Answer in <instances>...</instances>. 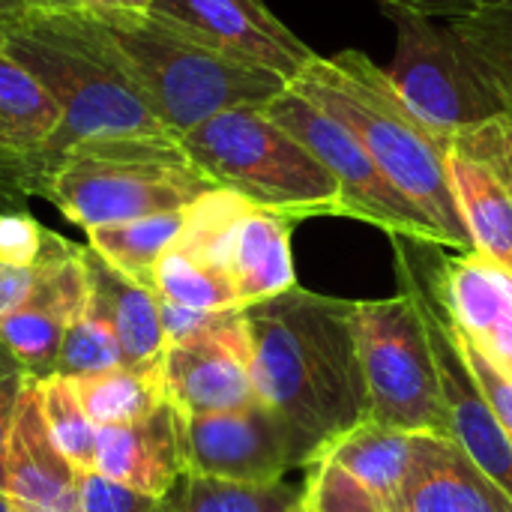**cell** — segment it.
Listing matches in <instances>:
<instances>
[{"instance_id":"obj_1","label":"cell","mask_w":512,"mask_h":512,"mask_svg":"<svg viewBox=\"0 0 512 512\" xmlns=\"http://www.w3.org/2000/svg\"><path fill=\"white\" fill-rule=\"evenodd\" d=\"M252 342V384L285 420L303 468L369 420V390L354 339V300L300 285L243 309Z\"/></svg>"},{"instance_id":"obj_2","label":"cell","mask_w":512,"mask_h":512,"mask_svg":"<svg viewBox=\"0 0 512 512\" xmlns=\"http://www.w3.org/2000/svg\"><path fill=\"white\" fill-rule=\"evenodd\" d=\"M0 39L60 105L57 132L27 159L30 195H42L51 171L81 141L171 135L99 15L81 6H27L0 24Z\"/></svg>"},{"instance_id":"obj_3","label":"cell","mask_w":512,"mask_h":512,"mask_svg":"<svg viewBox=\"0 0 512 512\" xmlns=\"http://www.w3.org/2000/svg\"><path fill=\"white\" fill-rule=\"evenodd\" d=\"M291 87L360 138L381 171L438 225L447 249H474L447 174L450 141L414 114L390 69L363 51L345 48L330 57L318 54Z\"/></svg>"},{"instance_id":"obj_4","label":"cell","mask_w":512,"mask_h":512,"mask_svg":"<svg viewBox=\"0 0 512 512\" xmlns=\"http://www.w3.org/2000/svg\"><path fill=\"white\" fill-rule=\"evenodd\" d=\"M396 57L390 78L441 138L504 117L512 102V0L435 21L390 12Z\"/></svg>"},{"instance_id":"obj_5","label":"cell","mask_w":512,"mask_h":512,"mask_svg":"<svg viewBox=\"0 0 512 512\" xmlns=\"http://www.w3.org/2000/svg\"><path fill=\"white\" fill-rule=\"evenodd\" d=\"M213 186L174 135H114L75 144L42 186L84 231L186 210Z\"/></svg>"},{"instance_id":"obj_6","label":"cell","mask_w":512,"mask_h":512,"mask_svg":"<svg viewBox=\"0 0 512 512\" xmlns=\"http://www.w3.org/2000/svg\"><path fill=\"white\" fill-rule=\"evenodd\" d=\"M99 18L144 99L174 138L192 132L222 111L261 108L288 87V81L276 72L234 60L168 27L150 12Z\"/></svg>"},{"instance_id":"obj_7","label":"cell","mask_w":512,"mask_h":512,"mask_svg":"<svg viewBox=\"0 0 512 512\" xmlns=\"http://www.w3.org/2000/svg\"><path fill=\"white\" fill-rule=\"evenodd\" d=\"M192 165L219 189L288 219L345 216L327 165L261 108H234L180 135Z\"/></svg>"},{"instance_id":"obj_8","label":"cell","mask_w":512,"mask_h":512,"mask_svg":"<svg viewBox=\"0 0 512 512\" xmlns=\"http://www.w3.org/2000/svg\"><path fill=\"white\" fill-rule=\"evenodd\" d=\"M354 339L369 390V420L450 438L438 366L414 291L399 282L396 297L354 300Z\"/></svg>"},{"instance_id":"obj_9","label":"cell","mask_w":512,"mask_h":512,"mask_svg":"<svg viewBox=\"0 0 512 512\" xmlns=\"http://www.w3.org/2000/svg\"><path fill=\"white\" fill-rule=\"evenodd\" d=\"M267 111L336 177L345 198V216L363 219L390 237H405L426 246H447L438 225L381 171L360 138L309 96L288 84L285 93L267 102Z\"/></svg>"},{"instance_id":"obj_10","label":"cell","mask_w":512,"mask_h":512,"mask_svg":"<svg viewBox=\"0 0 512 512\" xmlns=\"http://www.w3.org/2000/svg\"><path fill=\"white\" fill-rule=\"evenodd\" d=\"M390 240L396 246L399 282H405L414 291L426 330H429L450 441H456L468 453V459L512 498V441L507 438L504 426L498 423L492 405L486 402L483 390L477 387L459 351L453 321L429 282V270L420 261V249H417L420 243L405 240V237H390Z\"/></svg>"},{"instance_id":"obj_11","label":"cell","mask_w":512,"mask_h":512,"mask_svg":"<svg viewBox=\"0 0 512 512\" xmlns=\"http://www.w3.org/2000/svg\"><path fill=\"white\" fill-rule=\"evenodd\" d=\"M186 471L246 486H273L303 456L285 420L267 405L252 402L237 411L183 417Z\"/></svg>"},{"instance_id":"obj_12","label":"cell","mask_w":512,"mask_h":512,"mask_svg":"<svg viewBox=\"0 0 512 512\" xmlns=\"http://www.w3.org/2000/svg\"><path fill=\"white\" fill-rule=\"evenodd\" d=\"M150 15L288 84L318 57L264 0H156Z\"/></svg>"},{"instance_id":"obj_13","label":"cell","mask_w":512,"mask_h":512,"mask_svg":"<svg viewBox=\"0 0 512 512\" xmlns=\"http://www.w3.org/2000/svg\"><path fill=\"white\" fill-rule=\"evenodd\" d=\"M165 399L183 417L237 411L252 402V342L243 309L189 342L168 345L159 363Z\"/></svg>"},{"instance_id":"obj_14","label":"cell","mask_w":512,"mask_h":512,"mask_svg":"<svg viewBox=\"0 0 512 512\" xmlns=\"http://www.w3.org/2000/svg\"><path fill=\"white\" fill-rule=\"evenodd\" d=\"M36 279L27 303L0 318V339L18 357L33 381H45L57 369L60 345L69 324L90 300L81 246L54 234L45 255L33 264Z\"/></svg>"},{"instance_id":"obj_15","label":"cell","mask_w":512,"mask_h":512,"mask_svg":"<svg viewBox=\"0 0 512 512\" xmlns=\"http://www.w3.org/2000/svg\"><path fill=\"white\" fill-rule=\"evenodd\" d=\"M447 174L474 252L512 270V168L501 117L450 138Z\"/></svg>"},{"instance_id":"obj_16","label":"cell","mask_w":512,"mask_h":512,"mask_svg":"<svg viewBox=\"0 0 512 512\" xmlns=\"http://www.w3.org/2000/svg\"><path fill=\"white\" fill-rule=\"evenodd\" d=\"M429 282L453 327L512 381V270L480 255H438Z\"/></svg>"},{"instance_id":"obj_17","label":"cell","mask_w":512,"mask_h":512,"mask_svg":"<svg viewBox=\"0 0 512 512\" xmlns=\"http://www.w3.org/2000/svg\"><path fill=\"white\" fill-rule=\"evenodd\" d=\"M96 474L162 498L186 474L183 414L162 402L150 417L126 426L96 429Z\"/></svg>"},{"instance_id":"obj_18","label":"cell","mask_w":512,"mask_h":512,"mask_svg":"<svg viewBox=\"0 0 512 512\" xmlns=\"http://www.w3.org/2000/svg\"><path fill=\"white\" fill-rule=\"evenodd\" d=\"M81 474L51 441L33 381L6 447V495L18 512H84Z\"/></svg>"},{"instance_id":"obj_19","label":"cell","mask_w":512,"mask_h":512,"mask_svg":"<svg viewBox=\"0 0 512 512\" xmlns=\"http://www.w3.org/2000/svg\"><path fill=\"white\" fill-rule=\"evenodd\" d=\"M390 512H512V498L441 435H417L414 465Z\"/></svg>"},{"instance_id":"obj_20","label":"cell","mask_w":512,"mask_h":512,"mask_svg":"<svg viewBox=\"0 0 512 512\" xmlns=\"http://www.w3.org/2000/svg\"><path fill=\"white\" fill-rule=\"evenodd\" d=\"M81 261L87 270L90 306L99 309V315L114 330L123 351V366L156 369L168 348L156 291L123 276L90 246H81Z\"/></svg>"},{"instance_id":"obj_21","label":"cell","mask_w":512,"mask_h":512,"mask_svg":"<svg viewBox=\"0 0 512 512\" xmlns=\"http://www.w3.org/2000/svg\"><path fill=\"white\" fill-rule=\"evenodd\" d=\"M291 228L294 219L255 204L240 213L228 246V276L234 282L240 309L285 294L297 285Z\"/></svg>"},{"instance_id":"obj_22","label":"cell","mask_w":512,"mask_h":512,"mask_svg":"<svg viewBox=\"0 0 512 512\" xmlns=\"http://www.w3.org/2000/svg\"><path fill=\"white\" fill-rule=\"evenodd\" d=\"M414 453H417V435L366 420L357 429L336 438L333 444H327L318 456L345 468L390 512L408 480Z\"/></svg>"},{"instance_id":"obj_23","label":"cell","mask_w":512,"mask_h":512,"mask_svg":"<svg viewBox=\"0 0 512 512\" xmlns=\"http://www.w3.org/2000/svg\"><path fill=\"white\" fill-rule=\"evenodd\" d=\"M60 105L0 39V153L27 159L57 132Z\"/></svg>"},{"instance_id":"obj_24","label":"cell","mask_w":512,"mask_h":512,"mask_svg":"<svg viewBox=\"0 0 512 512\" xmlns=\"http://www.w3.org/2000/svg\"><path fill=\"white\" fill-rule=\"evenodd\" d=\"M183 219L186 210H171V213H156L120 225L93 228L87 231V246L132 282L153 288L156 264L177 243L183 231Z\"/></svg>"},{"instance_id":"obj_25","label":"cell","mask_w":512,"mask_h":512,"mask_svg":"<svg viewBox=\"0 0 512 512\" xmlns=\"http://www.w3.org/2000/svg\"><path fill=\"white\" fill-rule=\"evenodd\" d=\"M300 501L303 489L288 483L246 486L186 471L153 512H291Z\"/></svg>"},{"instance_id":"obj_26","label":"cell","mask_w":512,"mask_h":512,"mask_svg":"<svg viewBox=\"0 0 512 512\" xmlns=\"http://www.w3.org/2000/svg\"><path fill=\"white\" fill-rule=\"evenodd\" d=\"M75 393L84 405V414L90 423L99 426H126L150 417L165 399L162 390V372L156 369H129L117 366L111 372L72 381Z\"/></svg>"},{"instance_id":"obj_27","label":"cell","mask_w":512,"mask_h":512,"mask_svg":"<svg viewBox=\"0 0 512 512\" xmlns=\"http://www.w3.org/2000/svg\"><path fill=\"white\" fill-rule=\"evenodd\" d=\"M153 291L156 297L189 309H240L234 282L222 270L195 261L177 246H171L159 258L153 273Z\"/></svg>"},{"instance_id":"obj_28","label":"cell","mask_w":512,"mask_h":512,"mask_svg":"<svg viewBox=\"0 0 512 512\" xmlns=\"http://www.w3.org/2000/svg\"><path fill=\"white\" fill-rule=\"evenodd\" d=\"M36 396L57 450L78 471H96V426L84 414L75 384L60 375H51L45 381H36Z\"/></svg>"},{"instance_id":"obj_29","label":"cell","mask_w":512,"mask_h":512,"mask_svg":"<svg viewBox=\"0 0 512 512\" xmlns=\"http://www.w3.org/2000/svg\"><path fill=\"white\" fill-rule=\"evenodd\" d=\"M117 366H123L120 342H117L114 330L108 327V321L99 315V309H93L87 300L84 312L69 324V330L63 336L54 375H60L66 381H84V378L111 372Z\"/></svg>"},{"instance_id":"obj_30","label":"cell","mask_w":512,"mask_h":512,"mask_svg":"<svg viewBox=\"0 0 512 512\" xmlns=\"http://www.w3.org/2000/svg\"><path fill=\"white\" fill-rule=\"evenodd\" d=\"M51 237L54 231L42 228L30 213H3L0 216V261L15 264V267H33L45 255Z\"/></svg>"},{"instance_id":"obj_31","label":"cell","mask_w":512,"mask_h":512,"mask_svg":"<svg viewBox=\"0 0 512 512\" xmlns=\"http://www.w3.org/2000/svg\"><path fill=\"white\" fill-rule=\"evenodd\" d=\"M30 384H33V378L18 363V357L9 351V345L0 339V489H6V447H9V435H12V426H15L18 405H21V399H24Z\"/></svg>"},{"instance_id":"obj_32","label":"cell","mask_w":512,"mask_h":512,"mask_svg":"<svg viewBox=\"0 0 512 512\" xmlns=\"http://www.w3.org/2000/svg\"><path fill=\"white\" fill-rule=\"evenodd\" d=\"M456 330V327H453ZM456 342H459V351H462V357H465V363H468V369H471V375H474V381H477V387L483 390V396H486V402L492 405V411H495V417H498V423L504 426V432H507V438L512 441V381H507L459 330H456Z\"/></svg>"},{"instance_id":"obj_33","label":"cell","mask_w":512,"mask_h":512,"mask_svg":"<svg viewBox=\"0 0 512 512\" xmlns=\"http://www.w3.org/2000/svg\"><path fill=\"white\" fill-rule=\"evenodd\" d=\"M159 498L126 489L96 471L81 474V507L84 512H153Z\"/></svg>"},{"instance_id":"obj_34","label":"cell","mask_w":512,"mask_h":512,"mask_svg":"<svg viewBox=\"0 0 512 512\" xmlns=\"http://www.w3.org/2000/svg\"><path fill=\"white\" fill-rule=\"evenodd\" d=\"M231 312L234 309H189V306H177V303L159 297V315H162L165 345H180V342H189V339H195L201 333H210Z\"/></svg>"},{"instance_id":"obj_35","label":"cell","mask_w":512,"mask_h":512,"mask_svg":"<svg viewBox=\"0 0 512 512\" xmlns=\"http://www.w3.org/2000/svg\"><path fill=\"white\" fill-rule=\"evenodd\" d=\"M378 3L387 12H408V15H420V18L450 21V18H465V15L483 12L504 0H378Z\"/></svg>"},{"instance_id":"obj_36","label":"cell","mask_w":512,"mask_h":512,"mask_svg":"<svg viewBox=\"0 0 512 512\" xmlns=\"http://www.w3.org/2000/svg\"><path fill=\"white\" fill-rule=\"evenodd\" d=\"M30 180L27 168L18 156L0 153V216L3 213H27L30 201Z\"/></svg>"},{"instance_id":"obj_37","label":"cell","mask_w":512,"mask_h":512,"mask_svg":"<svg viewBox=\"0 0 512 512\" xmlns=\"http://www.w3.org/2000/svg\"><path fill=\"white\" fill-rule=\"evenodd\" d=\"M33 279H36L33 267H15L0 261V318L12 315L27 303L33 291Z\"/></svg>"},{"instance_id":"obj_38","label":"cell","mask_w":512,"mask_h":512,"mask_svg":"<svg viewBox=\"0 0 512 512\" xmlns=\"http://www.w3.org/2000/svg\"><path fill=\"white\" fill-rule=\"evenodd\" d=\"M75 3L99 15H147L156 0H75Z\"/></svg>"},{"instance_id":"obj_39","label":"cell","mask_w":512,"mask_h":512,"mask_svg":"<svg viewBox=\"0 0 512 512\" xmlns=\"http://www.w3.org/2000/svg\"><path fill=\"white\" fill-rule=\"evenodd\" d=\"M30 3L27 0H0V24L3 21H9V18H15L21 9H27Z\"/></svg>"},{"instance_id":"obj_40","label":"cell","mask_w":512,"mask_h":512,"mask_svg":"<svg viewBox=\"0 0 512 512\" xmlns=\"http://www.w3.org/2000/svg\"><path fill=\"white\" fill-rule=\"evenodd\" d=\"M501 129H504V150H507V162L512 168V102L507 108V114L501 117Z\"/></svg>"},{"instance_id":"obj_41","label":"cell","mask_w":512,"mask_h":512,"mask_svg":"<svg viewBox=\"0 0 512 512\" xmlns=\"http://www.w3.org/2000/svg\"><path fill=\"white\" fill-rule=\"evenodd\" d=\"M30 6H78L75 0H27Z\"/></svg>"},{"instance_id":"obj_42","label":"cell","mask_w":512,"mask_h":512,"mask_svg":"<svg viewBox=\"0 0 512 512\" xmlns=\"http://www.w3.org/2000/svg\"><path fill=\"white\" fill-rule=\"evenodd\" d=\"M0 512H18L15 504H12V498L6 495V489H0Z\"/></svg>"},{"instance_id":"obj_43","label":"cell","mask_w":512,"mask_h":512,"mask_svg":"<svg viewBox=\"0 0 512 512\" xmlns=\"http://www.w3.org/2000/svg\"><path fill=\"white\" fill-rule=\"evenodd\" d=\"M291 512H309V510H306V507H303V501H300V504H297Z\"/></svg>"}]
</instances>
